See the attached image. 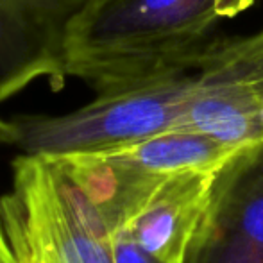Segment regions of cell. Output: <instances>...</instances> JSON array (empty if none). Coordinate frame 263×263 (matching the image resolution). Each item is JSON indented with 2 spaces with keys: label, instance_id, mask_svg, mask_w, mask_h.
I'll list each match as a JSON object with an SVG mask.
<instances>
[{
  "label": "cell",
  "instance_id": "1",
  "mask_svg": "<svg viewBox=\"0 0 263 263\" xmlns=\"http://www.w3.org/2000/svg\"><path fill=\"white\" fill-rule=\"evenodd\" d=\"M254 0H95L66 42V76L95 93L194 66L215 25Z\"/></svg>",
  "mask_w": 263,
  "mask_h": 263
},
{
  "label": "cell",
  "instance_id": "2",
  "mask_svg": "<svg viewBox=\"0 0 263 263\" xmlns=\"http://www.w3.org/2000/svg\"><path fill=\"white\" fill-rule=\"evenodd\" d=\"M0 211L16 263H115L101 211L54 158L16 156Z\"/></svg>",
  "mask_w": 263,
  "mask_h": 263
},
{
  "label": "cell",
  "instance_id": "3",
  "mask_svg": "<svg viewBox=\"0 0 263 263\" xmlns=\"http://www.w3.org/2000/svg\"><path fill=\"white\" fill-rule=\"evenodd\" d=\"M195 65L95 93L93 101L68 113L14 117V145L32 156H63L127 145L177 129Z\"/></svg>",
  "mask_w": 263,
  "mask_h": 263
},
{
  "label": "cell",
  "instance_id": "4",
  "mask_svg": "<svg viewBox=\"0 0 263 263\" xmlns=\"http://www.w3.org/2000/svg\"><path fill=\"white\" fill-rule=\"evenodd\" d=\"M263 27L247 36L213 40L194 68L177 129L206 135L235 149L263 145Z\"/></svg>",
  "mask_w": 263,
  "mask_h": 263
},
{
  "label": "cell",
  "instance_id": "5",
  "mask_svg": "<svg viewBox=\"0 0 263 263\" xmlns=\"http://www.w3.org/2000/svg\"><path fill=\"white\" fill-rule=\"evenodd\" d=\"M95 0H0V104L45 81L61 90L66 42Z\"/></svg>",
  "mask_w": 263,
  "mask_h": 263
},
{
  "label": "cell",
  "instance_id": "6",
  "mask_svg": "<svg viewBox=\"0 0 263 263\" xmlns=\"http://www.w3.org/2000/svg\"><path fill=\"white\" fill-rule=\"evenodd\" d=\"M190 263H263V145L222 172L213 213Z\"/></svg>",
  "mask_w": 263,
  "mask_h": 263
},
{
  "label": "cell",
  "instance_id": "7",
  "mask_svg": "<svg viewBox=\"0 0 263 263\" xmlns=\"http://www.w3.org/2000/svg\"><path fill=\"white\" fill-rule=\"evenodd\" d=\"M243 153L247 151L224 145L201 133L170 129L140 142L88 154L129 174L168 176L192 170H224Z\"/></svg>",
  "mask_w": 263,
  "mask_h": 263
},
{
  "label": "cell",
  "instance_id": "8",
  "mask_svg": "<svg viewBox=\"0 0 263 263\" xmlns=\"http://www.w3.org/2000/svg\"><path fill=\"white\" fill-rule=\"evenodd\" d=\"M111 243H113L115 263H161L151 254H147L138 243H135L120 229H109Z\"/></svg>",
  "mask_w": 263,
  "mask_h": 263
},
{
  "label": "cell",
  "instance_id": "9",
  "mask_svg": "<svg viewBox=\"0 0 263 263\" xmlns=\"http://www.w3.org/2000/svg\"><path fill=\"white\" fill-rule=\"evenodd\" d=\"M0 263H16L13 249L9 246V240H7L6 228H4L2 211H0Z\"/></svg>",
  "mask_w": 263,
  "mask_h": 263
},
{
  "label": "cell",
  "instance_id": "10",
  "mask_svg": "<svg viewBox=\"0 0 263 263\" xmlns=\"http://www.w3.org/2000/svg\"><path fill=\"white\" fill-rule=\"evenodd\" d=\"M14 138H16V129L13 118H4L0 115V143L14 145Z\"/></svg>",
  "mask_w": 263,
  "mask_h": 263
},
{
  "label": "cell",
  "instance_id": "11",
  "mask_svg": "<svg viewBox=\"0 0 263 263\" xmlns=\"http://www.w3.org/2000/svg\"><path fill=\"white\" fill-rule=\"evenodd\" d=\"M260 117H261V124H263V102H261V111H260Z\"/></svg>",
  "mask_w": 263,
  "mask_h": 263
}]
</instances>
